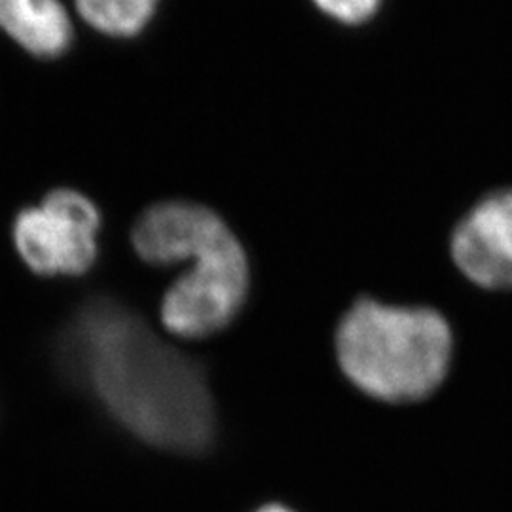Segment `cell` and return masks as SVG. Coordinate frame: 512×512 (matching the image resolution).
<instances>
[{
  "label": "cell",
  "instance_id": "7",
  "mask_svg": "<svg viewBox=\"0 0 512 512\" xmlns=\"http://www.w3.org/2000/svg\"><path fill=\"white\" fill-rule=\"evenodd\" d=\"M160 0H76L80 16L110 37H133L147 27Z\"/></svg>",
  "mask_w": 512,
  "mask_h": 512
},
{
  "label": "cell",
  "instance_id": "1",
  "mask_svg": "<svg viewBox=\"0 0 512 512\" xmlns=\"http://www.w3.org/2000/svg\"><path fill=\"white\" fill-rule=\"evenodd\" d=\"M55 353L67 378L135 437L190 456L213 444L217 416L202 366L122 302L86 300L59 332Z\"/></svg>",
  "mask_w": 512,
  "mask_h": 512
},
{
  "label": "cell",
  "instance_id": "4",
  "mask_svg": "<svg viewBox=\"0 0 512 512\" xmlns=\"http://www.w3.org/2000/svg\"><path fill=\"white\" fill-rule=\"evenodd\" d=\"M101 215L80 192L59 188L14 222V243L23 262L40 275L84 274L97 256Z\"/></svg>",
  "mask_w": 512,
  "mask_h": 512
},
{
  "label": "cell",
  "instance_id": "3",
  "mask_svg": "<svg viewBox=\"0 0 512 512\" xmlns=\"http://www.w3.org/2000/svg\"><path fill=\"white\" fill-rule=\"evenodd\" d=\"M131 239L150 264L196 260L162 302V321L173 334L202 338L236 319L249 293V262L217 213L198 203H158L135 222Z\"/></svg>",
  "mask_w": 512,
  "mask_h": 512
},
{
  "label": "cell",
  "instance_id": "5",
  "mask_svg": "<svg viewBox=\"0 0 512 512\" xmlns=\"http://www.w3.org/2000/svg\"><path fill=\"white\" fill-rule=\"evenodd\" d=\"M448 253L458 274L478 291L512 294V186L482 194L459 217Z\"/></svg>",
  "mask_w": 512,
  "mask_h": 512
},
{
  "label": "cell",
  "instance_id": "9",
  "mask_svg": "<svg viewBox=\"0 0 512 512\" xmlns=\"http://www.w3.org/2000/svg\"><path fill=\"white\" fill-rule=\"evenodd\" d=\"M256 512H294L289 507H283V505H264L262 509H258Z\"/></svg>",
  "mask_w": 512,
  "mask_h": 512
},
{
  "label": "cell",
  "instance_id": "6",
  "mask_svg": "<svg viewBox=\"0 0 512 512\" xmlns=\"http://www.w3.org/2000/svg\"><path fill=\"white\" fill-rule=\"evenodd\" d=\"M0 31L29 54L52 59L73 42V25L59 0H0Z\"/></svg>",
  "mask_w": 512,
  "mask_h": 512
},
{
  "label": "cell",
  "instance_id": "2",
  "mask_svg": "<svg viewBox=\"0 0 512 512\" xmlns=\"http://www.w3.org/2000/svg\"><path fill=\"white\" fill-rule=\"evenodd\" d=\"M334 351L346 380L368 399L418 406L448 382L456 336L437 306L359 296L338 321Z\"/></svg>",
  "mask_w": 512,
  "mask_h": 512
},
{
  "label": "cell",
  "instance_id": "8",
  "mask_svg": "<svg viewBox=\"0 0 512 512\" xmlns=\"http://www.w3.org/2000/svg\"><path fill=\"white\" fill-rule=\"evenodd\" d=\"M315 8L327 18L346 25L361 27L378 18L387 0H311Z\"/></svg>",
  "mask_w": 512,
  "mask_h": 512
}]
</instances>
